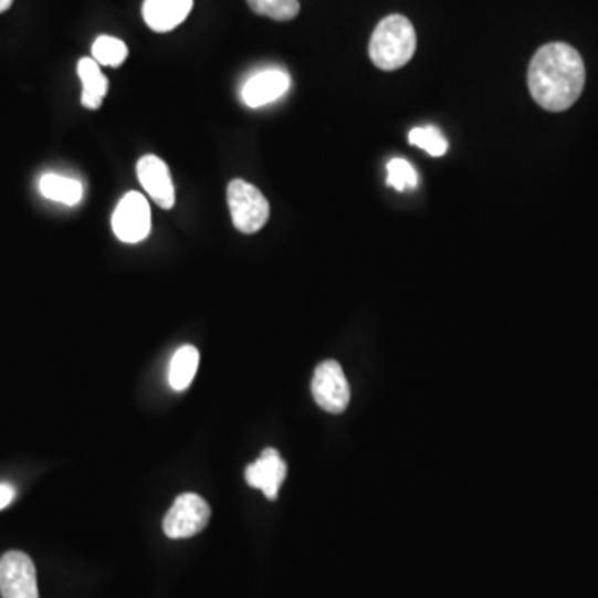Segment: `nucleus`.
Returning <instances> with one entry per match:
<instances>
[{
  "instance_id": "12",
  "label": "nucleus",
  "mask_w": 598,
  "mask_h": 598,
  "mask_svg": "<svg viewBox=\"0 0 598 598\" xmlns=\"http://www.w3.org/2000/svg\"><path fill=\"white\" fill-rule=\"evenodd\" d=\"M78 77L82 81V105L88 111L101 108L102 102L107 97L108 81L102 74L101 65L94 59H82L77 65Z\"/></svg>"
},
{
  "instance_id": "3",
  "label": "nucleus",
  "mask_w": 598,
  "mask_h": 598,
  "mask_svg": "<svg viewBox=\"0 0 598 598\" xmlns=\"http://www.w3.org/2000/svg\"><path fill=\"white\" fill-rule=\"evenodd\" d=\"M227 195L231 220L238 231L253 234L266 224L270 203L254 185L243 180L230 181Z\"/></svg>"
},
{
  "instance_id": "1",
  "label": "nucleus",
  "mask_w": 598,
  "mask_h": 598,
  "mask_svg": "<svg viewBox=\"0 0 598 598\" xmlns=\"http://www.w3.org/2000/svg\"><path fill=\"white\" fill-rule=\"evenodd\" d=\"M532 98L548 112H564L580 97L585 65L580 54L564 42H552L535 52L527 72Z\"/></svg>"
},
{
  "instance_id": "15",
  "label": "nucleus",
  "mask_w": 598,
  "mask_h": 598,
  "mask_svg": "<svg viewBox=\"0 0 598 598\" xmlns=\"http://www.w3.org/2000/svg\"><path fill=\"white\" fill-rule=\"evenodd\" d=\"M92 55L98 65L107 67H120L125 59L128 57V49L120 39L111 38V35H101L92 45Z\"/></svg>"
},
{
  "instance_id": "4",
  "label": "nucleus",
  "mask_w": 598,
  "mask_h": 598,
  "mask_svg": "<svg viewBox=\"0 0 598 598\" xmlns=\"http://www.w3.org/2000/svg\"><path fill=\"white\" fill-rule=\"evenodd\" d=\"M211 518V508L203 497L197 494L178 495L164 518L165 534L170 538H188L200 534Z\"/></svg>"
},
{
  "instance_id": "9",
  "label": "nucleus",
  "mask_w": 598,
  "mask_h": 598,
  "mask_svg": "<svg viewBox=\"0 0 598 598\" xmlns=\"http://www.w3.org/2000/svg\"><path fill=\"white\" fill-rule=\"evenodd\" d=\"M286 462L281 459L280 452L274 449H264L260 459L248 465L244 478L251 487L260 489L270 501H274L286 478Z\"/></svg>"
},
{
  "instance_id": "5",
  "label": "nucleus",
  "mask_w": 598,
  "mask_h": 598,
  "mask_svg": "<svg viewBox=\"0 0 598 598\" xmlns=\"http://www.w3.org/2000/svg\"><path fill=\"white\" fill-rule=\"evenodd\" d=\"M2 598H39L38 571L24 552L12 550L0 558Z\"/></svg>"
},
{
  "instance_id": "13",
  "label": "nucleus",
  "mask_w": 598,
  "mask_h": 598,
  "mask_svg": "<svg viewBox=\"0 0 598 598\" xmlns=\"http://www.w3.org/2000/svg\"><path fill=\"white\" fill-rule=\"evenodd\" d=\"M198 366H200V353L195 346H181L170 363V371L168 379L175 391H185L190 388L195 375H197Z\"/></svg>"
},
{
  "instance_id": "8",
  "label": "nucleus",
  "mask_w": 598,
  "mask_h": 598,
  "mask_svg": "<svg viewBox=\"0 0 598 598\" xmlns=\"http://www.w3.org/2000/svg\"><path fill=\"white\" fill-rule=\"evenodd\" d=\"M138 180L155 203L164 210L175 207V187L170 170L161 158L155 155H145L137 164Z\"/></svg>"
},
{
  "instance_id": "17",
  "label": "nucleus",
  "mask_w": 598,
  "mask_h": 598,
  "mask_svg": "<svg viewBox=\"0 0 598 598\" xmlns=\"http://www.w3.org/2000/svg\"><path fill=\"white\" fill-rule=\"evenodd\" d=\"M409 141L416 147L422 148L428 151L431 157H442L448 151V140L441 130L434 127L415 128L409 134Z\"/></svg>"
},
{
  "instance_id": "11",
  "label": "nucleus",
  "mask_w": 598,
  "mask_h": 598,
  "mask_svg": "<svg viewBox=\"0 0 598 598\" xmlns=\"http://www.w3.org/2000/svg\"><path fill=\"white\" fill-rule=\"evenodd\" d=\"M191 8L193 0H145L141 14L151 31L170 32L188 18Z\"/></svg>"
},
{
  "instance_id": "19",
  "label": "nucleus",
  "mask_w": 598,
  "mask_h": 598,
  "mask_svg": "<svg viewBox=\"0 0 598 598\" xmlns=\"http://www.w3.org/2000/svg\"><path fill=\"white\" fill-rule=\"evenodd\" d=\"M15 499V487L11 484H0V511L8 507Z\"/></svg>"
},
{
  "instance_id": "14",
  "label": "nucleus",
  "mask_w": 598,
  "mask_h": 598,
  "mask_svg": "<svg viewBox=\"0 0 598 598\" xmlns=\"http://www.w3.org/2000/svg\"><path fill=\"white\" fill-rule=\"evenodd\" d=\"M41 193L52 201L59 203L77 204L82 200L81 181L72 180V178L61 177V175L48 174L41 178Z\"/></svg>"
},
{
  "instance_id": "18",
  "label": "nucleus",
  "mask_w": 598,
  "mask_h": 598,
  "mask_svg": "<svg viewBox=\"0 0 598 598\" xmlns=\"http://www.w3.org/2000/svg\"><path fill=\"white\" fill-rule=\"evenodd\" d=\"M388 185L398 191L415 188L418 185L415 167L405 158H392L388 164Z\"/></svg>"
},
{
  "instance_id": "16",
  "label": "nucleus",
  "mask_w": 598,
  "mask_h": 598,
  "mask_svg": "<svg viewBox=\"0 0 598 598\" xmlns=\"http://www.w3.org/2000/svg\"><path fill=\"white\" fill-rule=\"evenodd\" d=\"M251 11L258 15H266L273 21H293L300 14L297 0H246Z\"/></svg>"
},
{
  "instance_id": "10",
  "label": "nucleus",
  "mask_w": 598,
  "mask_h": 598,
  "mask_svg": "<svg viewBox=\"0 0 598 598\" xmlns=\"http://www.w3.org/2000/svg\"><path fill=\"white\" fill-rule=\"evenodd\" d=\"M290 75L280 69H267L253 75L243 87V101L248 107L258 108L276 102L290 88Z\"/></svg>"
},
{
  "instance_id": "2",
  "label": "nucleus",
  "mask_w": 598,
  "mask_h": 598,
  "mask_svg": "<svg viewBox=\"0 0 598 598\" xmlns=\"http://www.w3.org/2000/svg\"><path fill=\"white\" fill-rule=\"evenodd\" d=\"M416 45L415 25L405 15L392 14L382 19L373 32L369 57L381 71H398L415 57Z\"/></svg>"
},
{
  "instance_id": "6",
  "label": "nucleus",
  "mask_w": 598,
  "mask_h": 598,
  "mask_svg": "<svg viewBox=\"0 0 598 598\" xmlns=\"http://www.w3.org/2000/svg\"><path fill=\"white\" fill-rule=\"evenodd\" d=\"M312 391L316 405L332 415L346 411L349 399H352V389H349L345 371H343L342 365L333 359L322 363L316 368Z\"/></svg>"
},
{
  "instance_id": "7",
  "label": "nucleus",
  "mask_w": 598,
  "mask_h": 598,
  "mask_svg": "<svg viewBox=\"0 0 598 598\" xmlns=\"http://www.w3.org/2000/svg\"><path fill=\"white\" fill-rule=\"evenodd\" d=\"M112 228L118 240L124 243H138L150 233V204L144 195L130 191L122 198L112 218Z\"/></svg>"
},
{
  "instance_id": "20",
  "label": "nucleus",
  "mask_w": 598,
  "mask_h": 598,
  "mask_svg": "<svg viewBox=\"0 0 598 598\" xmlns=\"http://www.w3.org/2000/svg\"><path fill=\"white\" fill-rule=\"evenodd\" d=\"M12 2H14V0H0V14L8 11V9L11 8Z\"/></svg>"
}]
</instances>
